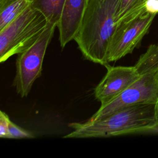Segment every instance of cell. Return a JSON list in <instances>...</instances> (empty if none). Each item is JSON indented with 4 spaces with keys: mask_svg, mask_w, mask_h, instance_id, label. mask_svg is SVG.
<instances>
[{
    "mask_svg": "<svg viewBox=\"0 0 158 158\" xmlns=\"http://www.w3.org/2000/svg\"><path fill=\"white\" fill-rule=\"evenodd\" d=\"M146 0H118L116 11L117 25L146 12Z\"/></svg>",
    "mask_w": 158,
    "mask_h": 158,
    "instance_id": "30bf717a",
    "label": "cell"
},
{
    "mask_svg": "<svg viewBox=\"0 0 158 158\" xmlns=\"http://www.w3.org/2000/svg\"><path fill=\"white\" fill-rule=\"evenodd\" d=\"M88 0H65L57 25L60 45L64 48L74 40L80 30Z\"/></svg>",
    "mask_w": 158,
    "mask_h": 158,
    "instance_id": "ba28073f",
    "label": "cell"
},
{
    "mask_svg": "<svg viewBox=\"0 0 158 158\" xmlns=\"http://www.w3.org/2000/svg\"><path fill=\"white\" fill-rule=\"evenodd\" d=\"M158 102V83L154 73L140 76L133 84L110 102L101 105L89 118L104 117L119 109L134 104Z\"/></svg>",
    "mask_w": 158,
    "mask_h": 158,
    "instance_id": "8992f818",
    "label": "cell"
},
{
    "mask_svg": "<svg viewBox=\"0 0 158 158\" xmlns=\"http://www.w3.org/2000/svg\"><path fill=\"white\" fill-rule=\"evenodd\" d=\"M140 75L156 73L158 69V43L149 46L134 65Z\"/></svg>",
    "mask_w": 158,
    "mask_h": 158,
    "instance_id": "7c38bea8",
    "label": "cell"
},
{
    "mask_svg": "<svg viewBox=\"0 0 158 158\" xmlns=\"http://www.w3.org/2000/svg\"><path fill=\"white\" fill-rule=\"evenodd\" d=\"M33 138H34V135L31 132L23 129L11 120L10 121L9 125V138L24 139Z\"/></svg>",
    "mask_w": 158,
    "mask_h": 158,
    "instance_id": "4fadbf2b",
    "label": "cell"
},
{
    "mask_svg": "<svg viewBox=\"0 0 158 158\" xmlns=\"http://www.w3.org/2000/svg\"><path fill=\"white\" fill-rule=\"evenodd\" d=\"M157 102L134 104L102 118L88 119L84 122L70 123L69 125L73 130L64 137L102 138L149 133L158 123Z\"/></svg>",
    "mask_w": 158,
    "mask_h": 158,
    "instance_id": "6da1fadb",
    "label": "cell"
},
{
    "mask_svg": "<svg viewBox=\"0 0 158 158\" xmlns=\"http://www.w3.org/2000/svg\"><path fill=\"white\" fill-rule=\"evenodd\" d=\"M32 0H0V30L31 6Z\"/></svg>",
    "mask_w": 158,
    "mask_h": 158,
    "instance_id": "9c48e42d",
    "label": "cell"
},
{
    "mask_svg": "<svg viewBox=\"0 0 158 158\" xmlns=\"http://www.w3.org/2000/svg\"><path fill=\"white\" fill-rule=\"evenodd\" d=\"M156 15L146 12L133 19L119 23L109 43L107 62L118 60L131 53L149 31Z\"/></svg>",
    "mask_w": 158,
    "mask_h": 158,
    "instance_id": "5b68a950",
    "label": "cell"
},
{
    "mask_svg": "<svg viewBox=\"0 0 158 158\" xmlns=\"http://www.w3.org/2000/svg\"><path fill=\"white\" fill-rule=\"evenodd\" d=\"M57 25L48 23L36 41L27 49L18 54L14 86L22 98L28 96L35 80L41 76L46 49Z\"/></svg>",
    "mask_w": 158,
    "mask_h": 158,
    "instance_id": "277c9868",
    "label": "cell"
},
{
    "mask_svg": "<svg viewBox=\"0 0 158 158\" xmlns=\"http://www.w3.org/2000/svg\"><path fill=\"white\" fill-rule=\"evenodd\" d=\"M107 69L105 76L94 90V97L101 105L114 99L141 76L135 66L109 65Z\"/></svg>",
    "mask_w": 158,
    "mask_h": 158,
    "instance_id": "52a82bcc",
    "label": "cell"
},
{
    "mask_svg": "<svg viewBox=\"0 0 158 158\" xmlns=\"http://www.w3.org/2000/svg\"><path fill=\"white\" fill-rule=\"evenodd\" d=\"M44 15L31 6L0 30V62L18 54L32 45L45 29Z\"/></svg>",
    "mask_w": 158,
    "mask_h": 158,
    "instance_id": "3957f363",
    "label": "cell"
},
{
    "mask_svg": "<svg viewBox=\"0 0 158 158\" xmlns=\"http://www.w3.org/2000/svg\"><path fill=\"white\" fill-rule=\"evenodd\" d=\"M118 0H88L81 24L74 40L83 56L93 62L109 66L107 53L117 26Z\"/></svg>",
    "mask_w": 158,
    "mask_h": 158,
    "instance_id": "7a4b0ae2",
    "label": "cell"
},
{
    "mask_svg": "<svg viewBox=\"0 0 158 158\" xmlns=\"http://www.w3.org/2000/svg\"><path fill=\"white\" fill-rule=\"evenodd\" d=\"M145 10L146 12L150 14H158V0H146Z\"/></svg>",
    "mask_w": 158,
    "mask_h": 158,
    "instance_id": "9a60e30c",
    "label": "cell"
},
{
    "mask_svg": "<svg viewBox=\"0 0 158 158\" xmlns=\"http://www.w3.org/2000/svg\"><path fill=\"white\" fill-rule=\"evenodd\" d=\"M155 75H156V79H157V83H158V69H157V70L156 71V73H155Z\"/></svg>",
    "mask_w": 158,
    "mask_h": 158,
    "instance_id": "2e32d148",
    "label": "cell"
},
{
    "mask_svg": "<svg viewBox=\"0 0 158 158\" xmlns=\"http://www.w3.org/2000/svg\"><path fill=\"white\" fill-rule=\"evenodd\" d=\"M9 116L3 111L0 112V137L9 138V125L10 123Z\"/></svg>",
    "mask_w": 158,
    "mask_h": 158,
    "instance_id": "5bb4252c",
    "label": "cell"
},
{
    "mask_svg": "<svg viewBox=\"0 0 158 158\" xmlns=\"http://www.w3.org/2000/svg\"><path fill=\"white\" fill-rule=\"evenodd\" d=\"M65 0H32L31 6L41 12L48 23L57 25L59 22Z\"/></svg>",
    "mask_w": 158,
    "mask_h": 158,
    "instance_id": "8fae6325",
    "label": "cell"
}]
</instances>
